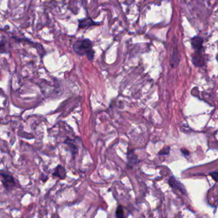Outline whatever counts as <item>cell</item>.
<instances>
[{"label":"cell","instance_id":"cell-4","mask_svg":"<svg viewBox=\"0 0 218 218\" xmlns=\"http://www.w3.org/2000/svg\"><path fill=\"white\" fill-rule=\"evenodd\" d=\"M204 40L200 36H194L191 39V45L194 49L197 51H200L203 48Z\"/></svg>","mask_w":218,"mask_h":218},{"label":"cell","instance_id":"cell-3","mask_svg":"<svg viewBox=\"0 0 218 218\" xmlns=\"http://www.w3.org/2000/svg\"><path fill=\"white\" fill-rule=\"evenodd\" d=\"M1 176H2V184H3V185L5 186V187L6 189L12 188V187H13L15 185V184H16L15 180L12 175L2 173Z\"/></svg>","mask_w":218,"mask_h":218},{"label":"cell","instance_id":"cell-6","mask_svg":"<svg viewBox=\"0 0 218 218\" xmlns=\"http://www.w3.org/2000/svg\"><path fill=\"white\" fill-rule=\"evenodd\" d=\"M169 184L173 187V188H175L180 190L182 193H185V189L184 188L183 185L180 184L178 180L175 179L174 177H171L169 180Z\"/></svg>","mask_w":218,"mask_h":218},{"label":"cell","instance_id":"cell-1","mask_svg":"<svg viewBox=\"0 0 218 218\" xmlns=\"http://www.w3.org/2000/svg\"><path fill=\"white\" fill-rule=\"evenodd\" d=\"M94 42L89 39H78L72 45V49L79 56H87L89 61H92L95 56V51L93 49Z\"/></svg>","mask_w":218,"mask_h":218},{"label":"cell","instance_id":"cell-2","mask_svg":"<svg viewBox=\"0 0 218 218\" xmlns=\"http://www.w3.org/2000/svg\"><path fill=\"white\" fill-rule=\"evenodd\" d=\"M100 22H97L92 20L90 17H86L81 19H79L78 21V28L81 29L88 28L89 27L94 26H98L100 25Z\"/></svg>","mask_w":218,"mask_h":218},{"label":"cell","instance_id":"cell-9","mask_svg":"<svg viewBox=\"0 0 218 218\" xmlns=\"http://www.w3.org/2000/svg\"><path fill=\"white\" fill-rule=\"evenodd\" d=\"M124 209L122 208V206H120L119 205L117 210H116V212H115V215H116V217H119V218H122L124 216Z\"/></svg>","mask_w":218,"mask_h":218},{"label":"cell","instance_id":"cell-8","mask_svg":"<svg viewBox=\"0 0 218 218\" xmlns=\"http://www.w3.org/2000/svg\"><path fill=\"white\" fill-rule=\"evenodd\" d=\"M53 175L56 176L60 178H64L66 176V172L65 168L63 166H60V165H58V166L55 168V171L53 172Z\"/></svg>","mask_w":218,"mask_h":218},{"label":"cell","instance_id":"cell-5","mask_svg":"<svg viewBox=\"0 0 218 218\" xmlns=\"http://www.w3.org/2000/svg\"><path fill=\"white\" fill-rule=\"evenodd\" d=\"M193 63L194 65L201 67L204 65V59L202 55L200 53V51H197V53L194 56H193L192 58Z\"/></svg>","mask_w":218,"mask_h":218},{"label":"cell","instance_id":"cell-7","mask_svg":"<svg viewBox=\"0 0 218 218\" xmlns=\"http://www.w3.org/2000/svg\"><path fill=\"white\" fill-rule=\"evenodd\" d=\"M180 61V58L178 55V52L177 50V48H175L173 52V54L171 57V60H170V63L171 65L175 68V67L178 66V64L179 63Z\"/></svg>","mask_w":218,"mask_h":218}]
</instances>
